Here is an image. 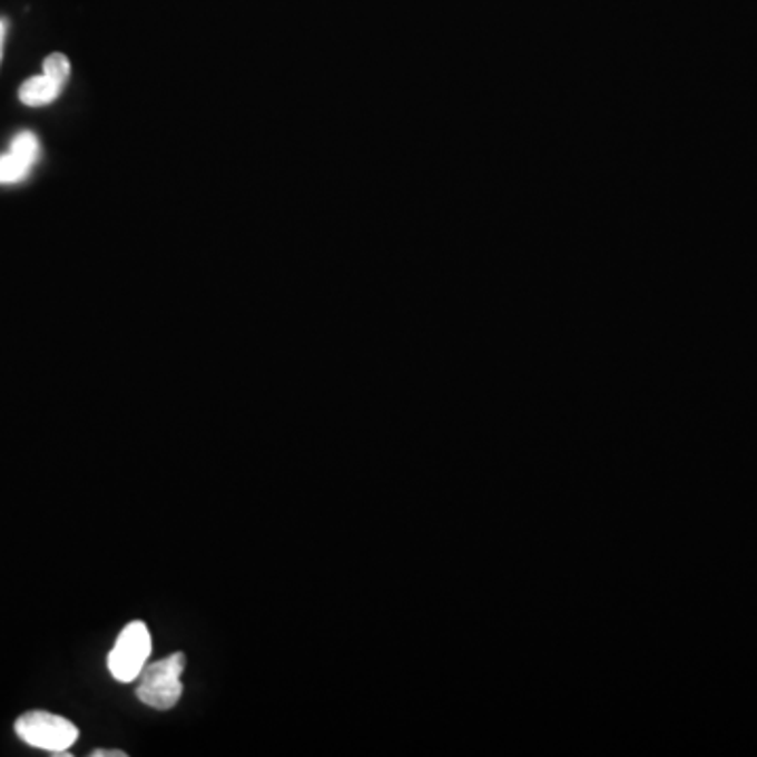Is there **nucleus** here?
<instances>
[{"instance_id": "obj_1", "label": "nucleus", "mask_w": 757, "mask_h": 757, "mask_svg": "<svg viewBox=\"0 0 757 757\" xmlns=\"http://www.w3.org/2000/svg\"><path fill=\"white\" fill-rule=\"evenodd\" d=\"M184 669H186L184 652H175L167 659L146 665L141 676L137 678L139 681L137 699L151 709H160V711L173 709L184 695V684H181Z\"/></svg>"}, {"instance_id": "obj_2", "label": "nucleus", "mask_w": 757, "mask_h": 757, "mask_svg": "<svg viewBox=\"0 0 757 757\" xmlns=\"http://www.w3.org/2000/svg\"><path fill=\"white\" fill-rule=\"evenodd\" d=\"M18 737L42 751L53 756L70 757V749L78 738V728L70 719L49 711H28L16 721Z\"/></svg>"}, {"instance_id": "obj_3", "label": "nucleus", "mask_w": 757, "mask_h": 757, "mask_svg": "<svg viewBox=\"0 0 757 757\" xmlns=\"http://www.w3.org/2000/svg\"><path fill=\"white\" fill-rule=\"evenodd\" d=\"M151 655V636L148 625L132 621L127 625L108 655V669L112 678L120 684L135 681Z\"/></svg>"}, {"instance_id": "obj_4", "label": "nucleus", "mask_w": 757, "mask_h": 757, "mask_svg": "<svg viewBox=\"0 0 757 757\" xmlns=\"http://www.w3.org/2000/svg\"><path fill=\"white\" fill-rule=\"evenodd\" d=\"M61 91L63 87L57 85L56 80H51L49 76H32L19 87V101L30 108H40V106L53 104Z\"/></svg>"}, {"instance_id": "obj_5", "label": "nucleus", "mask_w": 757, "mask_h": 757, "mask_svg": "<svg viewBox=\"0 0 757 757\" xmlns=\"http://www.w3.org/2000/svg\"><path fill=\"white\" fill-rule=\"evenodd\" d=\"M30 169L32 165H28L23 158H19L18 154L9 150L0 156V184L2 186L19 184L28 177Z\"/></svg>"}, {"instance_id": "obj_6", "label": "nucleus", "mask_w": 757, "mask_h": 757, "mask_svg": "<svg viewBox=\"0 0 757 757\" xmlns=\"http://www.w3.org/2000/svg\"><path fill=\"white\" fill-rule=\"evenodd\" d=\"M9 150L18 154L19 158H23L28 165H37L40 158V141L37 135L32 131H21L11 139V148Z\"/></svg>"}, {"instance_id": "obj_7", "label": "nucleus", "mask_w": 757, "mask_h": 757, "mask_svg": "<svg viewBox=\"0 0 757 757\" xmlns=\"http://www.w3.org/2000/svg\"><path fill=\"white\" fill-rule=\"evenodd\" d=\"M70 59L63 56V53H51L42 61V75L49 76L51 80H56L57 85L66 87L68 78H70Z\"/></svg>"}, {"instance_id": "obj_8", "label": "nucleus", "mask_w": 757, "mask_h": 757, "mask_svg": "<svg viewBox=\"0 0 757 757\" xmlns=\"http://www.w3.org/2000/svg\"><path fill=\"white\" fill-rule=\"evenodd\" d=\"M7 32H9V23H7V19L0 18V66H2V53H4Z\"/></svg>"}, {"instance_id": "obj_9", "label": "nucleus", "mask_w": 757, "mask_h": 757, "mask_svg": "<svg viewBox=\"0 0 757 757\" xmlns=\"http://www.w3.org/2000/svg\"><path fill=\"white\" fill-rule=\"evenodd\" d=\"M91 757H127V754L125 751H118V749H97V751H94L91 754Z\"/></svg>"}]
</instances>
